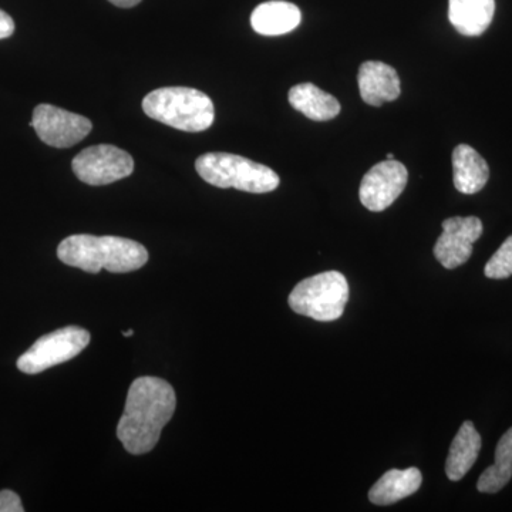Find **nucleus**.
<instances>
[{
	"mask_svg": "<svg viewBox=\"0 0 512 512\" xmlns=\"http://www.w3.org/2000/svg\"><path fill=\"white\" fill-rule=\"evenodd\" d=\"M175 407L177 396L170 383L151 376L134 380L117 426V437L128 453H150L157 446L161 431L173 419Z\"/></svg>",
	"mask_w": 512,
	"mask_h": 512,
	"instance_id": "1",
	"label": "nucleus"
},
{
	"mask_svg": "<svg viewBox=\"0 0 512 512\" xmlns=\"http://www.w3.org/2000/svg\"><path fill=\"white\" fill-rule=\"evenodd\" d=\"M57 256L63 264L97 274L107 269L113 274L138 271L148 262V251L136 241L121 237H94L79 234L60 242Z\"/></svg>",
	"mask_w": 512,
	"mask_h": 512,
	"instance_id": "2",
	"label": "nucleus"
},
{
	"mask_svg": "<svg viewBox=\"0 0 512 512\" xmlns=\"http://www.w3.org/2000/svg\"><path fill=\"white\" fill-rule=\"evenodd\" d=\"M143 110L150 119L165 126L200 133L214 123V103L207 94L190 87H163L148 93Z\"/></svg>",
	"mask_w": 512,
	"mask_h": 512,
	"instance_id": "3",
	"label": "nucleus"
},
{
	"mask_svg": "<svg viewBox=\"0 0 512 512\" xmlns=\"http://www.w3.org/2000/svg\"><path fill=\"white\" fill-rule=\"evenodd\" d=\"M202 180L218 188L265 194L278 188V174L264 164L228 153H207L195 161Z\"/></svg>",
	"mask_w": 512,
	"mask_h": 512,
	"instance_id": "4",
	"label": "nucleus"
},
{
	"mask_svg": "<svg viewBox=\"0 0 512 512\" xmlns=\"http://www.w3.org/2000/svg\"><path fill=\"white\" fill-rule=\"evenodd\" d=\"M349 284L338 271L322 272L303 279L289 295V306L298 315L318 322H333L345 312Z\"/></svg>",
	"mask_w": 512,
	"mask_h": 512,
	"instance_id": "5",
	"label": "nucleus"
},
{
	"mask_svg": "<svg viewBox=\"0 0 512 512\" xmlns=\"http://www.w3.org/2000/svg\"><path fill=\"white\" fill-rule=\"evenodd\" d=\"M92 336L79 326L55 330L33 343L28 352L18 359L20 372L37 375L50 367L62 365L79 356L89 346Z\"/></svg>",
	"mask_w": 512,
	"mask_h": 512,
	"instance_id": "6",
	"label": "nucleus"
},
{
	"mask_svg": "<svg viewBox=\"0 0 512 512\" xmlns=\"http://www.w3.org/2000/svg\"><path fill=\"white\" fill-rule=\"evenodd\" d=\"M72 168L82 183L99 187L130 177L134 171V160L119 147L100 144L77 154Z\"/></svg>",
	"mask_w": 512,
	"mask_h": 512,
	"instance_id": "7",
	"label": "nucleus"
},
{
	"mask_svg": "<svg viewBox=\"0 0 512 512\" xmlns=\"http://www.w3.org/2000/svg\"><path fill=\"white\" fill-rule=\"evenodd\" d=\"M30 126L35 128L37 136L50 147L69 148L89 136L92 121L80 114L59 109L52 104H39L33 111Z\"/></svg>",
	"mask_w": 512,
	"mask_h": 512,
	"instance_id": "8",
	"label": "nucleus"
},
{
	"mask_svg": "<svg viewBox=\"0 0 512 512\" xmlns=\"http://www.w3.org/2000/svg\"><path fill=\"white\" fill-rule=\"evenodd\" d=\"M409 173L402 163L386 160L367 171L360 184V202L373 212L387 210L406 188Z\"/></svg>",
	"mask_w": 512,
	"mask_h": 512,
	"instance_id": "9",
	"label": "nucleus"
},
{
	"mask_svg": "<svg viewBox=\"0 0 512 512\" xmlns=\"http://www.w3.org/2000/svg\"><path fill=\"white\" fill-rule=\"evenodd\" d=\"M483 235V222L477 217H453L443 221V234L434 245V256L446 269L466 264L474 242Z\"/></svg>",
	"mask_w": 512,
	"mask_h": 512,
	"instance_id": "10",
	"label": "nucleus"
},
{
	"mask_svg": "<svg viewBox=\"0 0 512 512\" xmlns=\"http://www.w3.org/2000/svg\"><path fill=\"white\" fill-rule=\"evenodd\" d=\"M360 96L370 106L380 107L399 99V74L389 64L382 62H366L360 66L357 74Z\"/></svg>",
	"mask_w": 512,
	"mask_h": 512,
	"instance_id": "11",
	"label": "nucleus"
},
{
	"mask_svg": "<svg viewBox=\"0 0 512 512\" xmlns=\"http://www.w3.org/2000/svg\"><path fill=\"white\" fill-rule=\"evenodd\" d=\"M301 19L298 6L284 0H271L252 12L251 25L259 35L281 36L298 28Z\"/></svg>",
	"mask_w": 512,
	"mask_h": 512,
	"instance_id": "12",
	"label": "nucleus"
},
{
	"mask_svg": "<svg viewBox=\"0 0 512 512\" xmlns=\"http://www.w3.org/2000/svg\"><path fill=\"white\" fill-rule=\"evenodd\" d=\"M495 0H448V19L460 35H483L493 22Z\"/></svg>",
	"mask_w": 512,
	"mask_h": 512,
	"instance_id": "13",
	"label": "nucleus"
},
{
	"mask_svg": "<svg viewBox=\"0 0 512 512\" xmlns=\"http://www.w3.org/2000/svg\"><path fill=\"white\" fill-rule=\"evenodd\" d=\"M423 483L419 468L410 467L407 470L387 471L376 484L370 488V503L376 505H392L399 503L404 498L410 497L419 491Z\"/></svg>",
	"mask_w": 512,
	"mask_h": 512,
	"instance_id": "14",
	"label": "nucleus"
},
{
	"mask_svg": "<svg viewBox=\"0 0 512 512\" xmlns=\"http://www.w3.org/2000/svg\"><path fill=\"white\" fill-rule=\"evenodd\" d=\"M454 185L461 194L473 195L488 183L490 168L483 157L467 144H460L453 151Z\"/></svg>",
	"mask_w": 512,
	"mask_h": 512,
	"instance_id": "15",
	"label": "nucleus"
},
{
	"mask_svg": "<svg viewBox=\"0 0 512 512\" xmlns=\"http://www.w3.org/2000/svg\"><path fill=\"white\" fill-rule=\"evenodd\" d=\"M481 436L473 421H464L448 451L446 474L448 480L460 481L476 464L481 451Z\"/></svg>",
	"mask_w": 512,
	"mask_h": 512,
	"instance_id": "16",
	"label": "nucleus"
},
{
	"mask_svg": "<svg viewBox=\"0 0 512 512\" xmlns=\"http://www.w3.org/2000/svg\"><path fill=\"white\" fill-rule=\"evenodd\" d=\"M289 103L303 116L315 121L335 119L340 113L339 101L312 83H301L289 90Z\"/></svg>",
	"mask_w": 512,
	"mask_h": 512,
	"instance_id": "17",
	"label": "nucleus"
},
{
	"mask_svg": "<svg viewBox=\"0 0 512 512\" xmlns=\"http://www.w3.org/2000/svg\"><path fill=\"white\" fill-rule=\"evenodd\" d=\"M512 478V427L505 431L495 448V463L478 478L477 490L495 494L503 490Z\"/></svg>",
	"mask_w": 512,
	"mask_h": 512,
	"instance_id": "18",
	"label": "nucleus"
},
{
	"mask_svg": "<svg viewBox=\"0 0 512 512\" xmlns=\"http://www.w3.org/2000/svg\"><path fill=\"white\" fill-rule=\"evenodd\" d=\"M484 274L490 279H507L512 275V235L485 265Z\"/></svg>",
	"mask_w": 512,
	"mask_h": 512,
	"instance_id": "19",
	"label": "nucleus"
},
{
	"mask_svg": "<svg viewBox=\"0 0 512 512\" xmlns=\"http://www.w3.org/2000/svg\"><path fill=\"white\" fill-rule=\"evenodd\" d=\"M19 495L10 490L0 491V512H23Z\"/></svg>",
	"mask_w": 512,
	"mask_h": 512,
	"instance_id": "20",
	"label": "nucleus"
},
{
	"mask_svg": "<svg viewBox=\"0 0 512 512\" xmlns=\"http://www.w3.org/2000/svg\"><path fill=\"white\" fill-rule=\"evenodd\" d=\"M15 32V22L8 13L0 9V40L10 37Z\"/></svg>",
	"mask_w": 512,
	"mask_h": 512,
	"instance_id": "21",
	"label": "nucleus"
},
{
	"mask_svg": "<svg viewBox=\"0 0 512 512\" xmlns=\"http://www.w3.org/2000/svg\"><path fill=\"white\" fill-rule=\"evenodd\" d=\"M113 5L119 6V8H134L141 0H109Z\"/></svg>",
	"mask_w": 512,
	"mask_h": 512,
	"instance_id": "22",
	"label": "nucleus"
},
{
	"mask_svg": "<svg viewBox=\"0 0 512 512\" xmlns=\"http://www.w3.org/2000/svg\"><path fill=\"white\" fill-rule=\"evenodd\" d=\"M133 333V329H128L127 332H123V335L126 336V338H131V336H133Z\"/></svg>",
	"mask_w": 512,
	"mask_h": 512,
	"instance_id": "23",
	"label": "nucleus"
},
{
	"mask_svg": "<svg viewBox=\"0 0 512 512\" xmlns=\"http://www.w3.org/2000/svg\"><path fill=\"white\" fill-rule=\"evenodd\" d=\"M387 160H394V156L392 153L387 154Z\"/></svg>",
	"mask_w": 512,
	"mask_h": 512,
	"instance_id": "24",
	"label": "nucleus"
}]
</instances>
